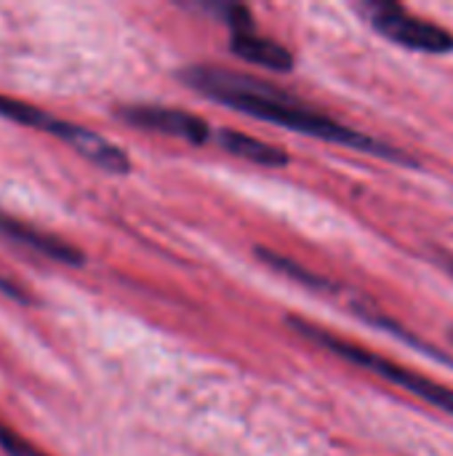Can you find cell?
Returning a JSON list of instances; mask_svg holds the SVG:
<instances>
[{"label":"cell","instance_id":"1","mask_svg":"<svg viewBox=\"0 0 453 456\" xmlns=\"http://www.w3.org/2000/svg\"><path fill=\"white\" fill-rule=\"evenodd\" d=\"M182 80L192 91H198L219 104H227L230 110H238L248 118L267 120V123H275L288 131H296V134H304L312 139H323L331 144H344L358 152H371V155H379L387 160L414 163L398 147L384 144L358 128H350V126L334 120L331 115L302 104L291 94H286L278 86L259 80L254 75L208 67V64H190L187 69H182Z\"/></svg>","mask_w":453,"mask_h":456},{"label":"cell","instance_id":"2","mask_svg":"<svg viewBox=\"0 0 453 456\" xmlns=\"http://www.w3.org/2000/svg\"><path fill=\"white\" fill-rule=\"evenodd\" d=\"M288 329H294L307 342H312V345H318V347L344 358L347 363H352L358 369H366V371L392 382L395 387H400V390H406V393L433 403L435 409H441V411H446V414L453 417L451 387H446V385H441V382H435V379H430V377H425L419 371H411V369H406V366H400V363H395V361H390V358H384L379 353H371V350H366V347H360L355 342H347V339H342V337H336V334H331V331H326V329H320V326H315L310 321L288 318Z\"/></svg>","mask_w":453,"mask_h":456},{"label":"cell","instance_id":"3","mask_svg":"<svg viewBox=\"0 0 453 456\" xmlns=\"http://www.w3.org/2000/svg\"><path fill=\"white\" fill-rule=\"evenodd\" d=\"M0 118L27 126V128H37L43 134H51L53 139L69 144L77 155H83L85 160H91L93 166H99L107 174H115V176L131 174L133 160L128 158V152L80 123L56 118V115L45 112L43 107H35V104L13 99V96H0Z\"/></svg>","mask_w":453,"mask_h":456},{"label":"cell","instance_id":"4","mask_svg":"<svg viewBox=\"0 0 453 456\" xmlns=\"http://www.w3.org/2000/svg\"><path fill=\"white\" fill-rule=\"evenodd\" d=\"M363 8H366L371 24L384 37H390L392 43H398L403 48L422 51V53H451L453 51V35L449 29L409 13L398 3L374 0V3H366Z\"/></svg>","mask_w":453,"mask_h":456},{"label":"cell","instance_id":"5","mask_svg":"<svg viewBox=\"0 0 453 456\" xmlns=\"http://www.w3.org/2000/svg\"><path fill=\"white\" fill-rule=\"evenodd\" d=\"M117 118L125 120L133 128L174 136L190 144H211L214 128L195 112L179 110V107H163V104H125L117 110Z\"/></svg>","mask_w":453,"mask_h":456},{"label":"cell","instance_id":"6","mask_svg":"<svg viewBox=\"0 0 453 456\" xmlns=\"http://www.w3.org/2000/svg\"><path fill=\"white\" fill-rule=\"evenodd\" d=\"M0 238H5L8 243L13 246H21L43 259H51V262H59V265H67V267H83L85 265V254L61 240L59 235H51V232H43L5 211H0Z\"/></svg>","mask_w":453,"mask_h":456},{"label":"cell","instance_id":"7","mask_svg":"<svg viewBox=\"0 0 453 456\" xmlns=\"http://www.w3.org/2000/svg\"><path fill=\"white\" fill-rule=\"evenodd\" d=\"M230 51L246 61L259 64V67L272 69V72H291L294 69V53L283 43H278L267 35H259L256 29L232 32Z\"/></svg>","mask_w":453,"mask_h":456},{"label":"cell","instance_id":"8","mask_svg":"<svg viewBox=\"0 0 453 456\" xmlns=\"http://www.w3.org/2000/svg\"><path fill=\"white\" fill-rule=\"evenodd\" d=\"M214 144H219L224 152L240 158V160H248V163H259V166H267V168H280V166H288V152L264 142V139H256L251 134H243V131H235V128H222V131H214Z\"/></svg>","mask_w":453,"mask_h":456},{"label":"cell","instance_id":"9","mask_svg":"<svg viewBox=\"0 0 453 456\" xmlns=\"http://www.w3.org/2000/svg\"><path fill=\"white\" fill-rule=\"evenodd\" d=\"M256 256L267 267H272L275 273H280V275H286V278H291V281H296V283H302V286H307L312 291H336V283H331L328 278H323L318 273H310L307 267H302L299 262H294V259H288V256H283L278 251H270V248H262L259 246L256 248Z\"/></svg>","mask_w":453,"mask_h":456},{"label":"cell","instance_id":"10","mask_svg":"<svg viewBox=\"0 0 453 456\" xmlns=\"http://www.w3.org/2000/svg\"><path fill=\"white\" fill-rule=\"evenodd\" d=\"M200 11H208L214 16H219V21H224L232 32H248V29H256L254 24V16L246 5H238V3H198Z\"/></svg>","mask_w":453,"mask_h":456},{"label":"cell","instance_id":"11","mask_svg":"<svg viewBox=\"0 0 453 456\" xmlns=\"http://www.w3.org/2000/svg\"><path fill=\"white\" fill-rule=\"evenodd\" d=\"M0 452L8 456H48L43 454L40 449H35L29 441H24L19 433H13L8 425L0 422Z\"/></svg>","mask_w":453,"mask_h":456},{"label":"cell","instance_id":"12","mask_svg":"<svg viewBox=\"0 0 453 456\" xmlns=\"http://www.w3.org/2000/svg\"><path fill=\"white\" fill-rule=\"evenodd\" d=\"M0 294H3V297H8L11 302L29 305V294H27L19 283H13L11 278H5V275H0Z\"/></svg>","mask_w":453,"mask_h":456},{"label":"cell","instance_id":"13","mask_svg":"<svg viewBox=\"0 0 453 456\" xmlns=\"http://www.w3.org/2000/svg\"><path fill=\"white\" fill-rule=\"evenodd\" d=\"M443 262L449 265V270H451V273H453V259H451V256H449V254H443Z\"/></svg>","mask_w":453,"mask_h":456}]
</instances>
